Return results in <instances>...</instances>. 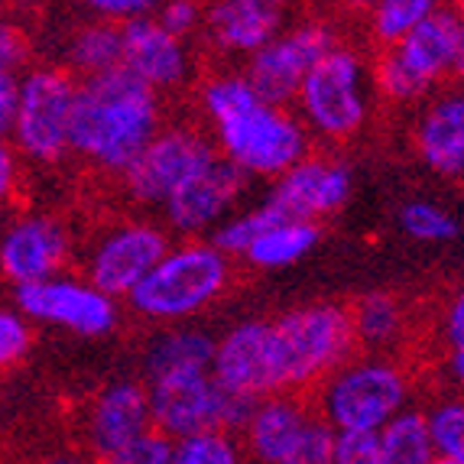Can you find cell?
Returning <instances> with one entry per match:
<instances>
[{"label": "cell", "instance_id": "6da1fadb", "mask_svg": "<svg viewBox=\"0 0 464 464\" xmlns=\"http://www.w3.org/2000/svg\"><path fill=\"white\" fill-rule=\"evenodd\" d=\"M130 69H111L78 82L72 150L104 172L127 176L160 137V98Z\"/></svg>", "mask_w": 464, "mask_h": 464}, {"label": "cell", "instance_id": "7a4b0ae2", "mask_svg": "<svg viewBox=\"0 0 464 464\" xmlns=\"http://www.w3.org/2000/svg\"><path fill=\"white\" fill-rule=\"evenodd\" d=\"M221 156L247 176H283L305 160V130L286 108L270 104L244 75L215 78L201 92Z\"/></svg>", "mask_w": 464, "mask_h": 464}, {"label": "cell", "instance_id": "3957f363", "mask_svg": "<svg viewBox=\"0 0 464 464\" xmlns=\"http://www.w3.org/2000/svg\"><path fill=\"white\" fill-rule=\"evenodd\" d=\"M273 354L279 371V393L305 387L351 354L357 344L354 318L338 302H315L273 318Z\"/></svg>", "mask_w": 464, "mask_h": 464}, {"label": "cell", "instance_id": "277c9868", "mask_svg": "<svg viewBox=\"0 0 464 464\" xmlns=\"http://www.w3.org/2000/svg\"><path fill=\"white\" fill-rule=\"evenodd\" d=\"M231 266L227 254L215 244H182L160 260L130 295V305L147 318L172 322V318L195 315L211 299L225 293Z\"/></svg>", "mask_w": 464, "mask_h": 464}, {"label": "cell", "instance_id": "5b68a950", "mask_svg": "<svg viewBox=\"0 0 464 464\" xmlns=\"http://www.w3.org/2000/svg\"><path fill=\"white\" fill-rule=\"evenodd\" d=\"M464 24L458 10L441 7L426 24L416 26L400 46H393L380 63V88L393 101H416L439 82L445 72H455L461 53Z\"/></svg>", "mask_w": 464, "mask_h": 464}, {"label": "cell", "instance_id": "8992f818", "mask_svg": "<svg viewBox=\"0 0 464 464\" xmlns=\"http://www.w3.org/2000/svg\"><path fill=\"white\" fill-rule=\"evenodd\" d=\"M78 101V82L63 69H33L20 78V114L14 124V143L26 160L55 163L72 150V114Z\"/></svg>", "mask_w": 464, "mask_h": 464}, {"label": "cell", "instance_id": "52a82bcc", "mask_svg": "<svg viewBox=\"0 0 464 464\" xmlns=\"http://www.w3.org/2000/svg\"><path fill=\"white\" fill-rule=\"evenodd\" d=\"M406 400V377L393 364L364 361L325 383V419L338 432H383Z\"/></svg>", "mask_w": 464, "mask_h": 464}, {"label": "cell", "instance_id": "ba28073f", "mask_svg": "<svg viewBox=\"0 0 464 464\" xmlns=\"http://www.w3.org/2000/svg\"><path fill=\"white\" fill-rule=\"evenodd\" d=\"M302 114L325 137H351L367 121V72L351 49L334 46L299 92Z\"/></svg>", "mask_w": 464, "mask_h": 464}, {"label": "cell", "instance_id": "9c48e42d", "mask_svg": "<svg viewBox=\"0 0 464 464\" xmlns=\"http://www.w3.org/2000/svg\"><path fill=\"white\" fill-rule=\"evenodd\" d=\"M250 449L266 464H334L338 432L328 419H315L286 396L260 402L247 429Z\"/></svg>", "mask_w": 464, "mask_h": 464}, {"label": "cell", "instance_id": "30bf717a", "mask_svg": "<svg viewBox=\"0 0 464 464\" xmlns=\"http://www.w3.org/2000/svg\"><path fill=\"white\" fill-rule=\"evenodd\" d=\"M334 49V33L322 24H302L289 33H279L270 46L254 53L247 59L244 78L250 82L260 98L270 104L286 108L289 101L299 98L309 72Z\"/></svg>", "mask_w": 464, "mask_h": 464}, {"label": "cell", "instance_id": "8fae6325", "mask_svg": "<svg viewBox=\"0 0 464 464\" xmlns=\"http://www.w3.org/2000/svg\"><path fill=\"white\" fill-rule=\"evenodd\" d=\"M218 156L221 153L201 133L182 130V127L163 130L143 150L137 163L127 169V192L137 201H143V205H160L163 208L179 188L192 182L198 172L208 169Z\"/></svg>", "mask_w": 464, "mask_h": 464}, {"label": "cell", "instance_id": "7c38bea8", "mask_svg": "<svg viewBox=\"0 0 464 464\" xmlns=\"http://www.w3.org/2000/svg\"><path fill=\"white\" fill-rule=\"evenodd\" d=\"M16 309L26 318L69 328V332L101 338L117 325V305L108 293L72 276H53L43 283L14 286Z\"/></svg>", "mask_w": 464, "mask_h": 464}, {"label": "cell", "instance_id": "4fadbf2b", "mask_svg": "<svg viewBox=\"0 0 464 464\" xmlns=\"http://www.w3.org/2000/svg\"><path fill=\"white\" fill-rule=\"evenodd\" d=\"M169 254V240L156 225H121L88 256V283L101 293L127 295Z\"/></svg>", "mask_w": 464, "mask_h": 464}, {"label": "cell", "instance_id": "5bb4252c", "mask_svg": "<svg viewBox=\"0 0 464 464\" xmlns=\"http://www.w3.org/2000/svg\"><path fill=\"white\" fill-rule=\"evenodd\" d=\"M218 400L221 383L215 371H179L150 380L156 429L179 441L201 432H218Z\"/></svg>", "mask_w": 464, "mask_h": 464}, {"label": "cell", "instance_id": "9a60e30c", "mask_svg": "<svg viewBox=\"0 0 464 464\" xmlns=\"http://www.w3.org/2000/svg\"><path fill=\"white\" fill-rule=\"evenodd\" d=\"M150 432H156L150 390H143L140 383H111L94 396L85 422V441L101 464H108L114 455L130 449L133 441L147 439Z\"/></svg>", "mask_w": 464, "mask_h": 464}, {"label": "cell", "instance_id": "2e32d148", "mask_svg": "<svg viewBox=\"0 0 464 464\" xmlns=\"http://www.w3.org/2000/svg\"><path fill=\"white\" fill-rule=\"evenodd\" d=\"M247 186V172L234 166L227 156H218L205 172L186 182L163 205L166 225L179 234H198L208 227H221V218L234 208L237 195Z\"/></svg>", "mask_w": 464, "mask_h": 464}, {"label": "cell", "instance_id": "e0dca14e", "mask_svg": "<svg viewBox=\"0 0 464 464\" xmlns=\"http://www.w3.org/2000/svg\"><path fill=\"white\" fill-rule=\"evenodd\" d=\"M348 195L351 172L344 166L328 160H302L273 182L264 201H270L289 221H318L344 208Z\"/></svg>", "mask_w": 464, "mask_h": 464}, {"label": "cell", "instance_id": "ac0fdd59", "mask_svg": "<svg viewBox=\"0 0 464 464\" xmlns=\"http://www.w3.org/2000/svg\"><path fill=\"white\" fill-rule=\"evenodd\" d=\"M215 377L218 383L264 400L279 393V371L273 354V325L270 322H244L231 328L218 341L215 354Z\"/></svg>", "mask_w": 464, "mask_h": 464}, {"label": "cell", "instance_id": "d6986e66", "mask_svg": "<svg viewBox=\"0 0 464 464\" xmlns=\"http://www.w3.org/2000/svg\"><path fill=\"white\" fill-rule=\"evenodd\" d=\"M65 250H69V240H65L59 221L43 215L20 218L0 240V266L14 286L43 283V279H53L59 273Z\"/></svg>", "mask_w": 464, "mask_h": 464}, {"label": "cell", "instance_id": "ffe728a7", "mask_svg": "<svg viewBox=\"0 0 464 464\" xmlns=\"http://www.w3.org/2000/svg\"><path fill=\"white\" fill-rule=\"evenodd\" d=\"M121 26H124V69H130L156 92H166V88L186 82V43L172 36L156 16H140V20H127Z\"/></svg>", "mask_w": 464, "mask_h": 464}, {"label": "cell", "instance_id": "44dd1931", "mask_svg": "<svg viewBox=\"0 0 464 464\" xmlns=\"http://www.w3.org/2000/svg\"><path fill=\"white\" fill-rule=\"evenodd\" d=\"M205 26L218 49L250 59L279 36L283 10L273 0H215Z\"/></svg>", "mask_w": 464, "mask_h": 464}, {"label": "cell", "instance_id": "7402d4cb", "mask_svg": "<svg viewBox=\"0 0 464 464\" xmlns=\"http://www.w3.org/2000/svg\"><path fill=\"white\" fill-rule=\"evenodd\" d=\"M419 156L439 176H464V88L432 101L416 127Z\"/></svg>", "mask_w": 464, "mask_h": 464}, {"label": "cell", "instance_id": "603a6c76", "mask_svg": "<svg viewBox=\"0 0 464 464\" xmlns=\"http://www.w3.org/2000/svg\"><path fill=\"white\" fill-rule=\"evenodd\" d=\"M218 344L205 332L195 328H179V332H166L163 338L153 341V348L147 351V380H160L166 373L179 371H211L215 367Z\"/></svg>", "mask_w": 464, "mask_h": 464}, {"label": "cell", "instance_id": "cb8c5ba5", "mask_svg": "<svg viewBox=\"0 0 464 464\" xmlns=\"http://www.w3.org/2000/svg\"><path fill=\"white\" fill-rule=\"evenodd\" d=\"M318 237H322L318 221H283V225L260 234L254 240V247L244 254V260H250L260 270H283V266L299 264L302 256L312 254Z\"/></svg>", "mask_w": 464, "mask_h": 464}, {"label": "cell", "instance_id": "d4e9b609", "mask_svg": "<svg viewBox=\"0 0 464 464\" xmlns=\"http://www.w3.org/2000/svg\"><path fill=\"white\" fill-rule=\"evenodd\" d=\"M69 63L85 78L121 69L124 65V26L92 24L78 30L69 43Z\"/></svg>", "mask_w": 464, "mask_h": 464}, {"label": "cell", "instance_id": "484cf974", "mask_svg": "<svg viewBox=\"0 0 464 464\" xmlns=\"http://www.w3.org/2000/svg\"><path fill=\"white\" fill-rule=\"evenodd\" d=\"M380 445H383V464H432V429H429V416L422 412H400L383 432H380Z\"/></svg>", "mask_w": 464, "mask_h": 464}, {"label": "cell", "instance_id": "4316f807", "mask_svg": "<svg viewBox=\"0 0 464 464\" xmlns=\"http://www.w3.org/2000/svg\"><path fill=\"white\" fill-rule=\"evenodd\" d=\"M351 318H354V334L357 344L364 348H387L400 338L402 328V309L400 302L387 293H367L354 302L351 309Z\"/></svg>", "mask_w": 464, "mask_h": 464}, {"label": "cell", "instance_id": "83f0119b", "mask_svg": "<svg viewBox=\"0 0 464 464\" xmlns=\"http://www.w3.org/2000/svg\"><path fill=\"white\" fill-rule=\"evenodd\" d=\"M441 10V0H377L371 10L373 36L387 46H400L416 26Z\"/></svg>", "mask_w": 464, "mask_h": 464}, {"label": "cell", "instance_id": "f1b7e54d", "mask_svg": "<svg viewBox=\"0 0 464 464\" xmlns=\"http://www.w3.org/2000/svg\"><path fill=\"white\" fill-rule=\"evenodd\" d=\"M400 227L412 240H422V244H449V240L461 237V225H458L455 215H449L432 201L419 198L406 201L400 208Z\"/></svg>", "mask_w": 464, "mask_h": 464}, {"label": "cell", "instance_id": "f546056e", "mask_svg": "<svg viewBox=\"0 0 464 464\" xmlns=\"http://www.w3.org/2000/svg\"><path fill=\"white\" fill-rule=\"evenodd\" d=\"M172 464H237V451L225 432H201L179 441Z\"/></svg>", "mask_w": 464, "mask_h": 464}, {"label": "cell", "instance_id": "4dcf8cb0", "mask_svg": "<svg viewBox=\"0 0 464 464\" xmlns=\"http://www.w3.org/2000/svg\"><path fill=\"white\" fill-rule=\"evenodd\" d=\"M435 449L464 464V402H441L429 416Z\"/></svg>", "mask_w": 464, "mask_h": 464}, {"label": "cell", "instance_id": "1f68e13d", "mask_svg": "<svg viewBox=\"0 0 464 464\" xmlns=\"http://www.w3.org/2000/svg\"><path fill=\"white\" fill-rule=\"evenodd\" d=\"M334 464H383L380 432H338Z\"/></svg>", "mask_w": 464, "mask_h": 464}, {"label": "cell", "instance_id": "d6a6232c", "mask_svg": "<svg viewBox=\"0 0 464 464\" xmlns=\"http://www.w3.org/2000/svg\"><path fill=\"white\" fill-rule=\"evenodd\" d=\"M26 351H30V322L24 312L4 309L0 312V361L4 364L24 361Z\"/></svg>", "mask_w": 464, "mask_h": 464}, {"label": "cell", "instance_id": "836d02e7", "mask_svg": "<svg viewBox=\"0 0 464 464\" xmlns=\"http://www.w3.org/2000/svg\"><path fill=\"white\" fill-rule=\"evenodd\" d=\"M172 455H176V445L169 441V435L156 429L147 439L133 441L130 449L114 455L108 464H172Z\"/></svg>", "mask_w": 464, "mask_h": 464}, {"label": "cell", "instance_id": "e575fe53", "mask_svg": "<svg viewBox=\"0 0 464 464\" xmlns=\"http://www.w3.org/2000/svg\"><path fill=\"white\" fill-rule=\"evenodd\" d=\"M445 341H449V364L458 383H464V289L449 302L445 312Z\"/></svg>", "mask_w": 464, "mask_h": 464}, {"label": "cell", "instance_id": "d590c367", "mask_svg": "<svg viewBox=\"0 0 464 464\" xmlns=\"http://www.w3.org/2000/svg\"><path fill=\"white\" fill-rule=\"evenodd\" d=\"M156 20H160V24H163L172 36L186 39L188 33L198 30L201 4H198V0H166L163 7H160V14H156Z\"/></svg>", "mask_w": 464, "mask_h": 464}, {"label": "cell", "instance_id": "8d00e7d4", "mask_svg": "<svg viewBox=\"0 0 464 464\" xmlns=\"http://www.w3.org/2000/svg\"><path fill=\"white\" fill-rule=\"evenodd\" d=\"M88 7L94 10L104 20H140V16H150L153 10H160L166 0H85Z\"/></svg>", "mask_w": 464, "mask_h": 464}, {"label": "cell", "instance_id": "74e56055", "mask_svg": "<svg viewBox=\"0 0 464 464\" xmlns=\"http://www.w3.org/2000/svg\"><path fill=\"white\" fill-rule=\"evenodd\" d=\"M16 114H20V78L14 72H0V130L14 133Z\"/></svg>", "mask_w": 464, "mask_h": 464}, {"label": "cell", "instance_id": "f35d334b", "mask_svg": "<svg viewBox=\"0 0 464 464\" xmlns=\"http://www.w3.org/2000/svg\"><path fill=\"white\" fill-rule=\"evenodd\" d=\"M26 63V39L14 24L0 26V72H14Z\"/></svg>", "mask_w": 464, "mask_h": 464}, {"label": "cell", "instance_id": "ab89813d", "mask_svg": "<svg viewBox=\"0 0 464 464\" xmlns=\"http://www.w3.org/2000/svg\"><path fill=\"white\" fill-rule=\"evenodd\" d=\"M10 188H14V150L4 147L0 150V192H4V198L10 195Z\"/></svg>", "mask_w": 464, "mask_h": 464}, {"label": "cell", "instance_id": "60d3db41", "mask_svg": "<svg viewBox=\"0 0 464 464\" xmlns=\"http://www.w3.org/2000/svg\"><path fill=\"white\" fill-rule=\"evenodd\" d=\"M36 464H85V461L75 455H49V458H39Z\"/></svg>", "mask_w": 464, "mask_h": 464}, {"label": "cell", "instance_id": "b9f144b4", "mask_svg": "<svg viewBox=\"0 0 464 464\" xmlns=\"http://www.w3.org/2000/svg\"><path fill=\"white\" fill-rule=\"evenodd\" d=\"M455 75L464 82V36H461V53H458V65H455Z\"/></svg>", "mask_w": 464, "mask_h": 464}, {"label": "cell", "instance_id": "7bdbcfd3", "mask_svg": "<svg viewBox=\"0 0 464 464\" xmlns=\"http://www.w3.org/2000/svg\"><path fill=\"white\" fill-rule=\"evenodd\" d=\"M351 7H371L373 10V4H377V0H348Z\"/></svg>", "mask_w": 464, "mask_h": 464}, {"label": "cell", "instance_id": "ee69618b", "mask_svg": "<svg viewBox=\"0 0 464 464\" xmlns=\"http://www.w3.org/2000/svg\"><path fill=\"white\" fill-rule=\"evenodd\" d=\"M432 464H461V461H455V458H445V455H439Z\"/></svg>", "mask_w": 464, "mask_h": 464}, {"label": "cell", "instance_id": "f6af8a7d", "mask_svg": "<svg viewBox=\"0 0 464 464\" xmlns=\"http://www.w3.org/2000/svg\"><path fill=\"white\" fill-rule=\"evenodd\" d=\"M455 4H458V14L464 16V0H455Z\"/></svg>", "mask_w": 464, "mask_h": 464}, {"label": "cell", "instance_id": "bcb514c9", "mask_svg": "<svg viewBox=\"0 0 464 464\" xmlns=\"http://www.w3.org/2000/svg\"><path fill=\"white\" fill-rule=\"evenodd\" d=\"M16 4H30V0H16Z\"/></svg>", "mask_w": 464, "mask_h": 464}, {"label": "cell", "instance_id": "7dc6e473", "mask_svg": "<svg viewBox=\"0 0 464 464\" xmlns=\"http://www.w3.org/2000/svg\"><path fill=\"white\" fill-rule=\"evenodd\" d=\"M273 4H283V0H273Z\"/></svg>", "mask_w": 464, "mask_h": 464}, {"label": "cell", "instance_id": "c3c4849f", "mask_svg": "<svg viewBox=\"0 0 464 464\" xmlns=\"http://www.w3.org/2000/svg\"><path fill=\"white\" fill-rule=\"evenodd\" d=\"M82 4H85V0H82Z\"/></svg>", "mask_w": 464, "mask_h": 464}]
</instances>
